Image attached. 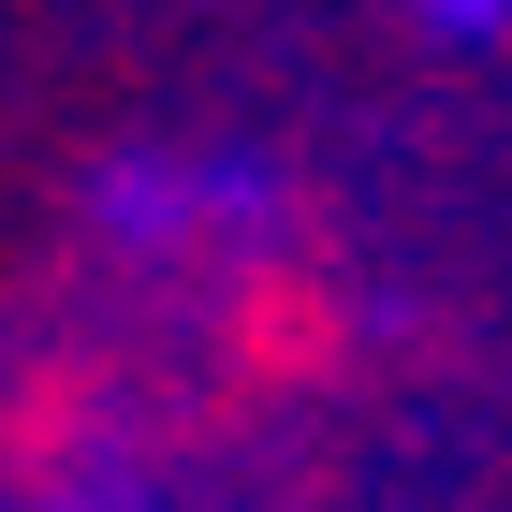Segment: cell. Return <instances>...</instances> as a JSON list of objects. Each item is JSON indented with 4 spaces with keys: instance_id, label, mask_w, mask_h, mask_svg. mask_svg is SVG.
Returning a JSON list of instances; mask_svg holds the SVG:
<instances>
[{
    "instance_id": "1",
    "label": "cell",
    "mask_w": 512,
    "mask_h": 512,
    "mask_svg": "<svg viewBox=\"0 0 512 512\" xmlns=\"http://www.w3.org/2000/svg\"><path fill=\"white\" fill-rule=\"evenodd\" d=\"M235 352H249V381H293V366L337 352V308H322L308 278H264V293L235 308Z\"/></svg>"
},
{
    "instance_id": "2",
    "label": "cell",
    "mask_w": 512,
    "mask_h": 512,
    "mask_svg": "<svg viewBox=\"0 0 512 512\" xmlns=\"http://www.w3.org/2000/svg\"><path fill=\"white\" fill-rule=\"evenodd\" d=\"M483 15H512V0H439V30H483Z\"/></svg>"
}]
</instances>
